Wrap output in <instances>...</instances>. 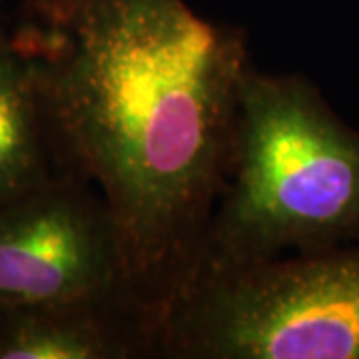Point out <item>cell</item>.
<instances>
[{
  "label": "cell",
  "instance_id": "4",
  "mask_svg": "<svg viewBox=\"0 0 359 359\" xmlns=\"http://www.w3.org/2000/svg\"><path fill=\"white\" fill-rule=\"evenodd\" d=\"M118 290H132L120 238L104 198L86 180L62 172L0 205V306Z\"/></svg>",
  "mask_w": 359,
  "mask_h": 359
},
{
  "label": "cell",
  "instance_id": "2",
  "mask_svg": "<svg viewBox=\"0 0 359 359\" xmlns=\"http://www.w3.org/2000/svg\"><path fill=\"white\" fill-rule=\"evenodd\" d=\"M353 240L359 134L306 76L269 74L252 65L240 94L230 172L188 282Z\"/></svg>",
  "mask_w": 359,
  "mask_h": 359
},
{
  "label": "cell",
  "instance_id": "1",
  "mask_svg": "<svg viewBox=\"0 0 359 359\" xmlns=\"http://www.w3.org/2000/svg\"><path fill=\"white\" fill-rule=\"evenodd\" d=\"M11 40L62 172L100 192L130 287L164 313L230 172L254 65L245 32L186 0H30Z\"/></svg>",
  "mask_w": 359,
  "mask_h": 359
},
{
  "label": "cell",
  "instance_id": "5",
  "mask_svg": "<svg viewBox=\"0 0 359 359\" xmlns=\"http://www.w3.org/2000/svg\"><path fill=\"white\" fill-rule=\"evenodd\" d=\"M0 359H162V311L132 290L0 306Z\"/></svg>",
  "mask_w": 359,
  "mask_h": 359
},
{
  "label": "cell",
  "instance_id": "6",
  "mask_svg": "<svg viewBox=\"0 0 359 359\" xmlns=\"http://www.w3.org/2000/svg\"><path fill=\"white\" fill-rule=\"evenodd\" d=\"M62 174L32 66L0 30V205Z\"/></svg>",
  "mask_w": 359,
  "mask_h": 359
},
{
  "label": "cell",
  "instance_id": "3",
  "mask_svg": "<svg viewBox=\"0 0 359 359\" xmlns=\"http://www.w3.org/2000/svg\"><path fill=\"white\" fill-rule=\"evenodd\" d=\"M162 359H359V240L192 278Z\"/></svg>",
  "mask_w": 359,
  "mask_h": 359
}]
</instances>
